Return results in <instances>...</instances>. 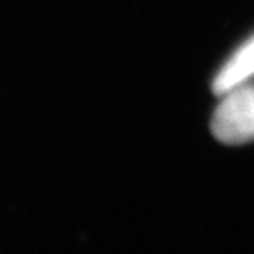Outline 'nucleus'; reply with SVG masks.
<instances>
[{"mask_svg": "<svg viewBox=\"0 0 254 254\" xmlns=\"http://www.w3.org/2000/svg\"><path fill=\"white\" fill-rule=\"evenodd\" d=\"M254 76V35L241 45L231 58L223 64L213 79V91L216 94H225L226 91L240 84L248 83V79Z\"/></svg>", "mask_w": 254, "mask_h": 254, "instance_id": "f03ea898", "label": "nucleus"}, {"mask_svg": "<svg viewBox=\"0 0 254 254\" xmlns=\"http://www.w3.org/2000/svg\"><path fill=\"white\" fill-rule=\"evenodd\" d=\"M211 132L230 145L254 140V84H240L223 94L213 114Z\"/></svg>", "mask_w": 254, "mask_h": 254, "instance_id": "f257e3e1", "label": "nucleus"}]
</instances>
